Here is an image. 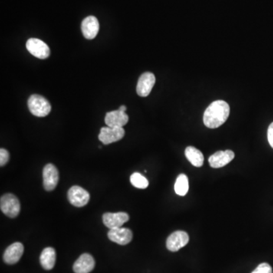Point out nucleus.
<instances>
[{
	"mask_svg": "<svg viewBox=\"0 0 273 273\" xmlns=\"http://www.w3.org/2000/svg\"><path fill=\"white\" fill-rule=\"evenodd\" d=\"M126 135L125 129L122 127H103L99 134V140L103 144H109L119 141L124 137Z\"/></svg>",
	"mask_w": 273,
	"mask_h": 273,
	"instance_id": "39448f33",
	"label": "nucleus"
},
{
	"mask_svg": "<svg viewBox=\"0 0 273 273\" xmlns=\"http://www.w3.org/2000/svg\"><path fill=\"white\" fill-rule=\"evenodd\" d=\"M108 238L110 241L120 245H126L132 241L133 234L129 228H118L110 229L108 232Z\"/></svg>",
	"mask_w": 273,
	"mask_h": 273,
	"instance_id": "9b49d317",
	"label": "nucleus"
},
{
	"mask_svg": "<svg viewBox=\"0 0 273 273\" xmlns=\"http://www.w3.org/2000/svg\"><path fill=\"white\" fill-rule=\"evenodd\" d=\"M230 114V106L223 100L212 102L204 114V123L209 129H217L226 122Z\"/></svg>",
	"mask_w": 273,
	"mask_h": 273,
	"instance_id": "f257e3e1",
	"label": "nucleus"
},
{
	"mask_svg": "<svg viewBox=\"0 0 273 273\" xmlns=\"http://www.w3.org/2000/svg\"><path fill=\"white\" fill-rule=\"evenodd\" d=\"M156 83V77L151 72H145L140 75L136 84V93L141 97H147Z\"/></svg>",
	"mask_w": 273,
	"mask_h": 273,
	"instance_id": "9d476101",
	"label": "nucleus"
},
{
	"mask_svg": "<svg viewBox=\"0 0 273 273\" xmlns=\"http://www.w3.org/2000/svg\"><path fill=\"white\" fill-rule=\"evenodd\" d=\"M267 136H268L269 143H270V146L273 148V122L269 127Z\"/></svg>",
	"mask_w": 273,
	"mask_h": 273,
	"instance_id": "5701e85b",
	"label": "nucleus"
},
{
	"mask_svg": "<svg viewBox=\"0 0 273 273\" xmlns=\"http://www.w3.org/2000/svg\"><path fill=\"white\" fill-rule=\"evenodd\" d=\"M119 109L120 111L126 112V109H127V107H126V106H121Z\"/></svg>",
	"mask_w": 273,
	"mask_h": 273,
	"instance_id": "b1692460",
	"label": "nucleus"
},
{
	"mask_svg": "<svg viewBox=\"0 0 273 273\" xmlns=\"http://www.w3.org/2000/svg\"><path fill=\"white\" fill-rule=\"evenodd\" d=\"M185 156L194 166L195 167H201L204 162V157L203 153L199 149L194 146H188L185 149Z\"/></svg>",
	"mask_w": 273,
	"mask_h": 273,
	"instance_id": "a211bd4d",
	"label": "nucleus"
},
{
	"mask_svg": "<svg viewBox=\"0 0 273 273\" xmlns=\"http://www.w3.org/2000/svg\"><path fill=\"white\" fill-rule=\"evenodd\" d=\"M129 122V116L126 112H122L118 109L115 111L106 113L105 123L109 127H124Z\"/></svg>",
	"mask_w": 273,
	"mask_h": 273,
	"instance_id": "2eb2a0df",
	"label": "nucleus"
},
{
	"mask_svg": "<svg viewBox=\"0 0 273 273\" xmlns=\"http://www.w3.org/2000/svg\"><path fill=\"white\" fill-rule=\"evenodd\" d=\"M129 220V214L125 212H106L103 215V224L109 229L121 228Z\"/></svg>",
	"mask_w": 273,
	"mask_h": 273,
	"instance_id": "1a4fd4ad",
	"label": "nucleus"
},
{
	"mask_svg": "<svg viewBox=\"0 0 273 273\" xmlns=\"http://www.w3.org/2000/svg\"><path fill=\"white\" fill-rule=\"evenodd\" d=\"M26 47L31 55L40 60L48 58L50 54L48 45L39 39H29L26 43Z\"/></svg>",
	"mask_w": 273,
	"mask_h": 273,
	"instance_id": "423d86ee",
	"label": "nucleus"
},
{
	"mask_svg": "<svg viewBox=\"0 0 273 273\" xmlns=\"http://www.w3.org/2000/svg\"><path fill=\"white\" fill-rule=\"evenodd\" d=\"M189 242V235L184 231H176L166 240V248L172 252H177Z\"/></svg>",
	"mask_w": 273,
	"mask_h": 273,
	"instance_id": "0eeeda50",
	"label": "nucleus"
},
{
	"mask_svg": "<svg viewBox=\"0 0 273 273\" xmlns=\"http://www.w3.org/2000/svg\"><path fill=\"white\" fill-rule=\"evenodd\" d=\"M234 158L235 153L229 149L225 151H218L209 158V166L213 169L224 167L233 160Z\"/></svg>",
	"mask_w": 273,
	"mask_h": 273,
	"instance_id": "f8f14e48",
	"label": "nucleus"
},
{
	"mask_svg": "<svg viewBox=\"0 0 273 273\" xmlns=\"http://www.w3.org/2000/svg\"><path fill=\"white\" fill-rule=\"evenodd\" d=\"M100 30V24L96 17L88 16L84 18L81 23V31L84 37L92 40L97 37Z\"/></svg>",
	"mask_w": 273,
	"mask_h": 273,
	"instance_id": "4468645a",
	"label": "nucleus"
},
{
	"mask_svg": "<svg viewBox=\"0 0 273 273\" xmlns=\"http://www.w3.org/2000/svg\"><path fill=\"white\" fill-rule=\"evenodd\" d=\"M251 273H273V268L270 264L263 263L260 264Z\"/></svg>",
	"mask_w": 273,
	"mask_h": 273,
	"instance_id": "412c9836",
	"label": "nucleus"
},
{
	"mask_svg": "<svg viewBox=\"0 0 273 273\" xmlns=\"http://www.w3.org/2000/svg\"><path fill=\"white\" fill-rule=\"evenodd\" d=\"M95 267V261L90 254H84L80 256L73 266L75 273H90Z\"/></svg>",
	"mask_w": 273,
	"mask_h": 273,
	"instance_id": "dca6fc26",
	"label": "nucleus"
},
{
	"mask_svg": "<svg viewBox=\"0 0 273 273\" xmlns=\"http://www.w3.org/2000/svg\"><path fill=\"white\" fill-rule=\"evenodd\" d=\"M56 260H57V253L53 248H47L44 249L40 257V264L46 270H53L56 264Z\"/></svg>",
	"mask_w": 273,
	"mask_h": 273,
	"instance_id": "f3484780",
	"label": "nucleus"
},
{
	"mask_svg": "<svg viewBox=\"0 0 273 273\" xmlns=\"http://www.w3.org/2000/svg\"><path fill=\"white\" fill-rule=\"evenodd\" d=\"M8 160H9V153L6 149L1 148L0 149V166H5Z\"/></svg>",
	"mask_w": 273,
	"mask_h": 273,
	"instance_id": "4be33fe9",
	"label": "nucleus"
},
{
	"mask_svg": "<svg viewBox=\"0 0 273 273\" xmlns=\"http://www.w3.org/2000/svg\"><path fill=\"white\" fill-rule=\"evenodd\" d=\"M44 189L47 191H53L58 185L60 176L57 168L53 164H47L43 171Z\"/></svg>",
	"mask_w": 273,
	"mask_h": 273,
	"instance_id": "6e6552de",
	"label": "nucleus"
},
{
	"mask_svg": "<svg viewBox=\"0 0 273 273\" xmlns=\"http://www.w3.org/2000/svg\"><path fill=\"white\" fill-rule=\"evenodd\" d=\"M31 114L37 117H45L51 111V105L47 99L40 95H31L27 101Z\"/></svg>",
	"mask_w": 273,
	"mask_h": 273,
	"instance_id": "f03ea898",
	"label": "nucleus"
},
{
	"mask_svg": "<svg viewBox=\"0 0 273 273\" xmlns=\"http://www.w3.org/2000/svg\"><path fill=\"white\" fill-rule=\"evenodd\" d=\"M189 190V182L188 176L185 174H181L177 178L175 184V191L179 196H185Z\"/></svg>",
	"mask_w": 273,
	"mask_h": 273,
	"instance_id": "6ab92c4d",
	"label": "nucleus"
},
{
	"mask_svg": "<svg viewBox=\"0 0 273 273\" xmlns=\"http://www.w3.org/2000/svg\"><path fill=\"white\" fill-rule=\"evenodd\" d=\"M68 199L76 207H83L90 201L88 191L80 186H73L68 191Z\"/></svg>",
	"mask_w": 273,
	"mask_h": 273,
	"instance_id": "20e7f679",
	"label": "nucleus"
},
{
	"mask_svg": "<svg viewBox=\"0 0 273 273\" xmlns=\"http://www.w3.org/2000/svg\"><path fill=\"white\" fill-rule=\"evenodd\" d=\"M132 185L135 188L139 189H145L149 186V182L147 179L139 172H135L130 177Z\"/></svg>",
	"mask_w": 273,
	"mask_h": 273,
	"instance_id": "aec40b11",
	"label": "nucleus"
},
{
	"mask_svg": "<svg viewBox=\"0 0 273 273\" xmlns=\"http://www.w3.org/2000/svg\"><path fill=\"white\" fill-rule=\"evenodd\" d=\"M24 253V246L21 243L15 242L7 248L4 253L3 260L9 265L17 264L20 261Z\"/></svg>",
	"mask_w": 273,
	"mask_h": 273,
	"instance_id": "ddd939ff",
	"label": "nucleus"
},
{
	"mask_svg": "<svg viewBox=\"0 0 273 273\" xmlns=\"http://www.w3.org/2000/svg\"><path fill=\"white\" fill-rule=\"evenodd\" d=\"M0 208L7 216L15 218L18 216L21 210V204L16 196L12 194H6L1 197Z\"/></svg>",
	"mask_w": 273,
	"mask_h": 273,
	"instance_id": "7ed1b4c3",
	"label": "nucleus"
}]
</instances>
